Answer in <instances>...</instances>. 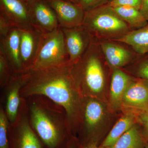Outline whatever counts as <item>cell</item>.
<instances>
[{"mask_svg": "<svg viewBox=\"0 0 148 148\" xmlns=\"http://www.w3.org/2000/svg\"><path fill=\"white\" fill-rule=\"evenodd\" d=\"M69 62V56L64 34L62 28L59 27L52 32L41 35L30 71L59 66Z\"/></svg>", "mask_w": 148, "mask_h": 148, "instance_id": "8992f818", "label": "cell"}, {"mask_svg": "<svg viewBox=\"0 0 148 148\" xmlns=\"http://www.w3.org/2000/svg\"><path fill=\"white\" fill-rule=\"evenodd\" d=\"M13 28L10 21L0 14V38L5 37Z\"/></svg>", "mask_w": 148, "mask_h": 148, "instance_id": "4316f807", "label": "cell"}, {"mask_svg": "<svg viewBox=\"0 0 148 148\" xmlns=\"http://www.w3.org/2000/svg\"><path fill=\"white\" fill-rule=\"evenodd\" d=\"M32 26L41 34L49 33L60 27L55 12L46 0L27 2Z\"/></svg>", "mask_w": 148, "mask_h": 148, "instance_id": "30bf717a", "label": "cell"}, {"mask_svg": "<svg viewBox=\"0 0 148 148\" xmlns=\"http://www.w3.org/2000/svg\"><path fill=\"white\" fill-rule=\"evenodd\" d=\"M15 75L9 62L2 50L0 49V85L4 88Z\"/></svg>", "mask_w": 148, "mask_h": 148, "instance_id": "603a6c76", "label": "cell"}, {"mask_svg": "<svg viewBox=\"0 0 148 148\" xmlns=\"http://www.w3.org/2000/svg\"><path fill=\"white\" fill-rule=\"evenodd\" d=\"M26 73L15 75L5 86V111L10 124L16 121L19 114L21 98L20 92L25 83Z\"/></svg>", "mask_w": 148, "mask_h": 148, "instance_id": "5bb4252c", "label": "cell"}, {"mask_svg": "<svg viewBox=\"0 0 148 148\" xmlns=\"http://www.w3.org/2000/svg\"><path fill=\"white\" fill-rule=\"evenodd\" d=\"M45 98H28L30 99L27 106L30 123L45 148H64L73 137L66 112L60 106Z\"/></svg>", "mask_w": 148, "mask_h": 148, "instance_id": "7a4b0ae2", "label": "cell"}, {"mask_svg": "<svg viewBox=\"0 0 148 148\" xmlns=\"http://www.w3.org/2000/svg\"><path fill=\"white\" fill-rule=\"evenodd\" d=\"M64 148H84L75 137H72Z\"/></svg>", "mask_w": 148, "mask_h": 148, "instance_id": "83f0119b", "label": "cell"}, {"mask_svg": "<svg viewBox=\"0 0 148 148\" xmlns=\"http://www.w3.org/2000/svg\"><path fill=\"white\" fill-rule=\"evenodd\" d=\"M113 112L107 101L97 98L83 97L78 133L82 145L98 143L101 135L111 125Z\"/></svg>", "mask_w": 148, "mask_h": 148, "instance_id": "277c9868", "label": "cell"}, {"mask_svg": "<svg viewBox=\"0 0 148 148\" xmlns=\"http://www.w3.org/2000/svg\"><path fill=\"white\" fill-rule=\"evenodd\" d=\"M116 41L125 43L139 55L148 53V23L145 27L132 30Z\"/></svg>", "mask_w": 148, "mask_h": 148, "instance_id": "d6986e66", "label": "cell"}, {"mask_svg": "<svg viewBox=\"0 0 148 148\" xmlns=\"http://www.w3.org/2000/svg\"><path fill=\"white\" fill-rule=\"evenodd\" d=\"M139 10L148 22V0H142L141 7Z\"/></svg>", "mask_w": 148, "mask_h": 148, "instance_id": "f1b7e54d", "label": "cell"}, {"mask_svg": "<svg viewBox=\"0 0 148 148\" xmlns=\"http://www.w3.org/2000/svg\"><path fill=\"white\" fill-rule=\"evenodd\" d=\"M140 124L142 126V131L143 135L145 138L146 140L148 142V123H142Z\"/></svg>", "mask_w": 148, "mask_h": 148, "instance_id": "4dcf8cb0", "label": "cell"}, {"mask_svg": "<svg viewBox=\"0 0 148 148\" xmlns=\"http://www.w3.org/2000/svg\"><path fill=\"white\" fill-rule=\"evenodd\" d=\"M24 1L26 2H27L30 1H33V0H23Z\"/></svg>", "mask_w": 148, "mask_h": 148, "instance_id": "836d02e7", "label": "cell"}, {"mask_svg": "<svg viewBox=\"0 0 148 148\" xmlns=\"http://www.w3.org/2000/svg\"><path fill=\"white\" fill-rule=\"evenodd\" d=\"M62 29L69 54V63L75 64L83 56L88 49L92 38L82 25Z\"/></svg>", "mask_w": 148, "mask_h": 148, "instance_id": "8fae6325", "label": "cell"}, {"mask_svg": "<svg viewBox=\"0 0 148 148\" xmlns=\"http://www.w3.org/2000/svg\"><path fill=\"white\" fill-rule=\"evenodd\" d=\"M84 148H106L103 147L102 146H98V143H92L90 144H88L87 145L84 146Z\"/></svg>", "mask_w": 148, "mask_h": 148, "instance_id": "1f68e13d", "label": "cell"}, {"mask_svg": "<svg viewBox=\"0 0 148 148\" xmlns=\"http://www.w3.org/2000/svg\"><path fill=\"white\" fill-rule=\"evenodd\" d=\"M113 125L101 146L110 148L132 126L138 123L137 116L131 113H124Z\"/></svg>", "mask_w": 148, "mask_h": 148, "instance_id": "ac0fdd59", "label": "cell"}, {"mask_svg": "<svg viewBox=\"0 0 148 148\" xmlns=\"http://www.w3.org/2000/svg\"><path fill=\"white\" fill-rule=\"evenodd\" d=\"M109 3V0H79V5L85 12L106 5Z\"/></svg>", "mask_w": 148, "mask_h": 148, "instance_id": "d4e9b609", "label": "cell"}, {"mask_svg": "<svg viewBox=\"0 0 148 148\" xmlns=\"http://www.w3.org/2000/svg\"><path fill=\"white\" fill-rule=\"evenodd\" d=\"M64 1L70 2L74 3L75 4H77L79 5V0H64Z\"/></svg>", "mask_w": 148, "mask_h": 148, "instance_id": "d6a6232c", "label": "cell"}, {"mask_svg": "<svg viewBox=\"0 0 148 148\" xmlns=\"http://www.w3.org/2000/svg\"><path fill=\"white\" fill-rule=\"evenodd\" d=\"M97 41L112 70L124 69L140 56L125 43L112 40Z\"/></svg>", "mask_w": 148, "mask_h": 148, "instance_id": "9c48e42d", "label": "cell"}, {"mask_svg": "<svg viewBox=\"0 0 148 148\" xmlns=\"http://www.w3.org/2000/svg\"><path fill=\"white\" fill-rule=\"evenodd\" d=\"M71 65L72 76L83 97L97 98L108 102L112 70L97 40L92 38L83 56Z\"/></svg>", "mask_w": 148, "mask_h": 148, "instance_id": "3957f363", "label": "cell"}, {"mask_svg": "<svg viewBox=\"0 0 148 148\" xmlns=\"http://www.w3.org/2000/svg\"><path fill=\"white\" fill-rule=\"evenodd\" d=\"M0 14L14 27L21 30L34 29L30 20L27 3L23 0H0Z\"/></svg>", "mask_w": 148, "mask_h": 148, "instance_id": "4fadbf2b", "label": "cell"}, {"mask_svg": "<svg viewBox=\"0 0 148 148\" xmlns=\"http://www.w3.org/2000/svg\"><path fill=\"white\" fill-rule=\"evenodd\" d=\"M148 111V81L134 77L125 92L121 111L138 116Z\"/></svg>", "mask_w": 148, "mask_h": 148, "instance_id": "ba28073f", "label": "cell"}, {"mask_svg": "<svg viewBox=\"0 0 148 148\" xmlns=\"http://www.w3.org/2000/svg\"><path fill=\"white\" fill-rule=\"evenodd\" d=\"M141 3L142 0H113L110 2L108 4L112 7L127 6L132 7L139 10Z\"/></svg>", "mask_w": 148, "mask_h": 148, "instance_id": "484cf974", "label": "cell"}, {"mask_svg": "<svg viewBox=\"0 0 148 148\" xmlns=\"http://www.w3.org/2000/svg\"><path fill=\"white\" fill-rule=\"evenodd\" d=\"M82 26L98 40H116L132 31L108 4L86 11Z\"/></svg>", "mask_w": 148, "mask_h": 148, "instance_id": "5b68a950", "label": "cell"}, {"mask_svg": "<svg viewBox=\"0 0 148 148\" xmlns=\"http://www.w3.org/2000/svg\"><path fill=\"white\" fill-rule=\"evenodd\" d=\"M20 44V30L15 27L5 37L0 38V49L7 58L15 75L23 74Z\"/></svg>", "mask_w": 148, "mask_h": 148, "instance_id": "e0dca14e", "label": "cell"}, {"mask_svg": "<svg viewBox=\"0 0 148 148\" xmlns=\"http://www.w3.org/2000/svg\"><path fill=\"white\" fill-rule=\"evenodd\" d=\"M123 69L134 77L148 81V53L139 56L132 64Z\"/></svg>", "mask_w": 148, "mask_h": 148, "instance_id": "7402d4cb", "label": "cell"}, {"mask_svg": "<svg viewBox=\"0 0 148 148\" xmlns=\"http://www.w3.org/2000/svg\"><path fill=\"white\" fill-rule=\"evenodd\" d=\"M20 30V53L22 73L31 70L42 34L35 29Z\"/></svg>", "mask_w": 148, "mask_h": 148, "instance_id": "2e32d148", "label": "cell"}, {"mask_svg": "<svg viewBox=\"0 0 148 148\" xmlns=\"http://www.w3.org/2000/svg\"><path fill=\"white\" fill-rule=\"evenodd\" d=\"M21 98L17 119L10 125L9 148H45L32 127L27 103Z\"/></svg>", "mask_w": 148, "mask_h": 148, "instance_id": "52a82bcc", "label": "cell"}, {"mask_svg": "<svg viewBox=\"0 0 148 148\" xmlns=\"http://www.w3.org/2000/svg\"><path fill=\"white\" fill-rule=\"evenodd\" d=\"M139 125L132 126L110 148H145L147 143Z\"/></svg>", "mask_w": 148, "mask_h": 148, "instance_id": "ffe728a7", "label": "cell"}, {"mask_svg": "<svg viewBox=\"0 0 148 148\" xmlns=\"http://www.w3.org/2000/svg\"><path fill=\"white\" fill-rule=\"evenodd\" d=\"M138 123H148V111L137 116Z\"/></svg>", "mask_w": 148, "mask_h": 148, "instance_id": "f546056e", "label": "cell"}, {"mask_svg": "<svg viewBox=\"0 0 148 148\" xmlns=\"http://www.w3.org/2000/svg\"><path fill=\"white\" fill-rule=\"evenodd\" d=\"M10 123L2 107L0 109V148H9V130Z\"/></svg>", "mask_w": 148, "mask_h": 148, "instance_id": "cb8c5ba5", "label": "cell"}, {"mask_svg": "<svg viewBox=\"0 0 148 148\" xmlns=\"http://www.w3.org/2000/svg\"><path fill=\"white\" fill-rule=\"evenodd\" d=\"M112 8L132 31L140 29L148 24V21L144 18L140 10L134 8L122 6Z\"/></svg>", "mask_w": 148, "mask_h": 148, "instance_id": "44dd1931", "label": "cell"}, {"mask_svg": "<svg viewBox=\"0 0 148 148\" xmlns=\"http://www.w3.org/2000/svg\"><path fill=\"white\" fill-rule=\"evenodd\" d=\"M55 12L61 28H74L82 25L85 11L79 5L64 0H46Z\"/></svg>", "mask_w": 148, "mask_h": 148, "instance_id": "7c38bea8", "label": "cell"}, {"mask_svg": "<svg viewBox=\"0 0 148 148\" xmlns=\"http://www.w3.org/2000/svg\"><path fill=\"white\" fill-rule=\"evenodd\" d=\"M113 1V0H109V2H110L111 1Z\"/></svg>", "mask_w": 148, "mask_h": 148, "instance_id": "d590c367", "label": "cell"}, {"mask_svg": "<svg viewBox=\"0 0 148 148\" xmlns=\"http://www.w3.org/2000/svg\"><path fill=\"white\" fill-rule=\"evenodd\" d=\"M134 78L123 69L112 70L108 102L113 112L121 111L123 97Z\"/></svg>", "mask_w": 148, "mask_h": 148, "instance_id": "9a60e30c", "label": "cell"}, {"mask_svg": "<svg viewBox=\"0 0 148 148\" xmlns=\"http://www.w3.org/2000/svg\"><path fill=\"white\" fill-rule=\"evenodd\" d=\"M21 98L45 97L65 111L73 136L78 132L83 97L75 83L69 63L26 73Z\"/></svg>", "mask_w": 148, "mask_h": 148, "instance_id": "6da1fadb", "label": "cell"}, {"mask_svg": "<svg viewBox=\"0 0 148 148\" xmlns=\"http://www.w3.org/2000/svg\"><path fill=\"white\" fill-rule=\"evenodd\" d=\"M145 148H148V143H147L146 144Z\"/></svg>", "mask_w": 148, "mask_h": 148, "instance_id": "e575fe53", "label": "cell"}]
</instances>
